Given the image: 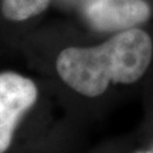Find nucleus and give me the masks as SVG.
Masks as SVG:
<instances>
[{
  "label": "nucleus",
  "mask_w": 153,
  "mask_h": 153,
  "mask_svg": "<svg viewBox=\"0 0 153 153\" xmlns=\"http://www.w3.org/2000/svg\"><path fill=\"white\" fill-rule=\"evenodd\" d=\"M152 38L146 31L131 28L117 32L92 47H66L57 55L56 70L63 82L85 97H98L108 85L131 84L149 68Z\"/></svg>",
  "instance_id": "obj_1"
},
{
  "label": "nucleus",
  "mask_w": 153,
  "mask_h": 153,
  "mask_svg": "<svg viewBox=\"0 0 153 153\" xmlns=\"http://www.w3.org/2000/svg\"><path fill=\"white\" fill-rule=\"evenodd\" d=\"M37 96L32 79L16 71L0 73V153L10 147L18 123L35 105Z\"/></svg>",
  "instance_id": "obj_2"
},
{
  "label": "nucleus",
  "mask_w": 153,
  "mask_h": 153,
  "mask_svg": "<svg viewBox=\"0 0 153 153\" xmlns=\"http://www.w3.org/2000/svg\"><path fill=\"white\" fill-rule=\"evenodd\" d=\"M83 14L96 31L123 32L147 22L152 10L146 0H88Z\"/></svg>",
  "instance_id": "obj_3"
},
{
  "label": "nucleus",
  "mask_w": 153,
  "mask_h": 153,
  "mask_svg": "<svg viewBox=\"0 0 153 153\" xmlns=\"http://www.w3.org/2000/svg\"><path fill=\"white\" fill-rule=\"evenodd\" d=\"M50 0H3L1 13L9 21L22 22L41 14Z\"/></svg>",
  "instance_id": "obj_4"
},
{
  "label": "nucleus",
  "mask_w": 153,
  "mask_h": 153,
  "mask_svg": "<svg viewBox=\"0 0 153 153\" xmlns=\"http://www.w3.org/2000/svg\"><path fill=\"white\" fill-rule=\"evenodd\" d=\"M137 153H152V152H143V151H140V152H137Z\"/></svg>",
  "instance_id": "obj_5"
},
{
  "label": "nucleus",
  "mask_w": 153,
  "mask_h": 153,
  "mask_svg": "<svg viewBox=\"0 0 153 153\" xmlns=\"http://www.w3.org/2000/svg\"><path fill=\"white\" fill-rule=\"evenodd\" d=\"M152 153H153V152H152Z\"/></svg>",
  "instance_id": "obj_6"
}]
</instances>
